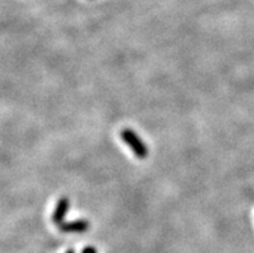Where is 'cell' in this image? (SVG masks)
Returning <instances> with one entry per match:
<instances>
[{"label":"cell","mask_w":254,"mask_h":253,"mask_svg":"<svg viewBox=\"0 0 254 253\" xmlns=\"http://www.w3.org/2000/svg\"><path fill=\"white\" fill-rule=\"evenodd\" d=\"M121 140L127 143V146L133 151V154L138 159L144 160L147 158L148 155V149L146 146V143L141 140V137L138 136L134 130L129 129V128H125V129L121 130L120 133Z\"/></svg>","instance_id":"1"},{"label":"cell","mask_w":254,"mask_h":253,"mask_svg":"<svg viewBox=\"0 0 254 253\" xmlns=\"http://www.w3.org/2000/svg\"><path fill=\"white\" fill-rule=\"evenodd\" d=\"M66 253H75V252H74V251H73V250H69Z\"/></svg>","instance_id":"5"},{"label":"cell","mask_w":254,"mask_h":253,"mask_svg":"<svg viewBox=\"0 0 254 253\" xmlns=\"http://www.w3.org/2000/svg\"><path fill=\"white\" fill-rule=\"evenodd\" d=\"M69 210H70V199L67 197H62L56 204V208L52 214V221L60 226L61 223L65 222V217H66Z\"/></svg>","instance_id":"3"},{"label":"cell","mask_w":254,"mask_h":253,"mask_svg":"<svg viewBox=\"0 0 254 253\" xmlns=\"http://www.w3.org/2000/svg\"><path fill=\"white\" fill-rule=\"evenodd\" d=\"M81 253H97V250L94 248V247H85Z\"/></svg>","instance_id":"4"},{"label":"cell","mask_w":254,"mask_h":253,"mask_svg":"<svg viewBox=\"0 0 254 253\" xmlns=\"http://www.w3.org/2000/svg\"><path fill=\"white\" fill-rule=\"evenodd\" d=\"M90 227L89 221L80 218V220L70 221V222H64L60 225V230L62 233L67 234H83Z\"/></svg>","instance_id":"2"}]
</instances>
